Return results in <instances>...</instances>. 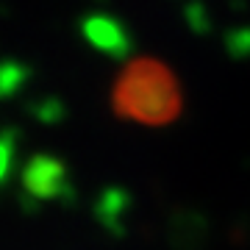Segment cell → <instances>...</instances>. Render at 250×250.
<instances>
[{"label":"cell","instance_id":"obj_1","mask_svg":"<svg viewBox=\"0 0 250 250\" xmlns=\"http://www.w3.org/2000/svg\"><path fill=\"white\" fill-rule=\"evenodd\" d=\"M111 108L120 120L147 128L175 123L184 111V89L178 75L159 59H131L117 75Z\"/></svg>","mask_w":250,"mask_h":250},{"label":"cell","instance_id":"obj_2","mask_svg":"<svg viewBox=\"0 0 250 250\" xmlns=\"http://www.w3.org/2000/svg\"><path fill=\"white\" fill-rule=\"evenodd\" d=\"M22 181H25V189L34 197H56L67 184V175H64V167L56 159L36 156L34 161H28Z\"/></svg>","mask_w":250,"mask_h":250},{"label":"cell","instance_id":"obj_3","mask_svg":"<svg viewBox=\"0 0 250 250\" xmlns=\"http://www.w3.org/2000/svg\"><path fill=\"white\" fill-rule=\"evenodd\" d=\"M9 164H11V142H3L0 139V181L9 172Z\"/></svg>","mask_w":250,"mask_h":250}]
</instances>
